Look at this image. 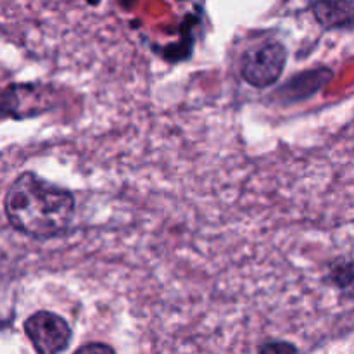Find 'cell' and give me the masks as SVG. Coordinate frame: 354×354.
I'll return each mask as SVG.
<instances>
[{
    "label": "cell",
    "mask_w": 354,
    "mask_h": 354,
    "mask_svg": "<svg viewBox=\"0 0 354 354\" xmlns=\"http://www.w3.org/2000/svg\"><path fill=\"white\" fill-rule=\"evenodd\" d=\"M3 211L10 227L33 239H50L68 232L76 213L69 190L40 178L37 173H21L3 197Z\"/></svg>",
    "instance_id": "1"
},
{
    "label": "cell",
    "mask_w": 354,
    "mask_h": 354,
    "mask_svg": "<svg viewBox=\"0 0 354 354\" xmlns=\"http://www.w3.org/2000/svg\"><path fill=\"white\" fill-rule=\"evenodd\" d=\"M286 62V47L279 41H272L245 52L241 61V75L254 88H268L280 80Z\"/></svg>",
    "instance_id": "2"
},
{
    "label": "cell",
    "mask_w": 354,
    "mask_h": 354,
    "mask_svg": "<svg viewBox=\"0 0 354 354\" xmlns=\"http://www.w3.org/2000/svg\"><path fill=\"white\" fill-rule=\"evenodd\" d=\"M24 332L38 354H61L71 341L68 322L50 311H38L24 322Z\"/></svg>",
    "instance_id": "3"
},
{
    "label": "cell",
    "mask_w": 354,
    "mask_h": 354,
    "mask_svg": "<svg viewBox=\"0 0 354 354\" xmlns=\"http://www.w3.org/2000/svg\"><path fill=\"white\" fill-rule=\"evenodd\" d=\"M313 16L327 30H351L354 28L353 0H317L311 6Z\"/></svg>",
    "instance_id": "4"
},
{
    "label": "cell",
    "mask_w": 354,
    "mask_h": 354,
    "mask_svg": "<svg viewBox=\"0 0 354 354\" xmlns=\"http://www.w3.org/2000/svg\"><path fill=\"white\" fill-rule=\"evenodd\" d=\"M334 283L349 299H354V263H344L334 270Z\"/></svg>",
    "instance_id": "5"
},
{
    "label": "cell",
    "mask_w": 354,
    "mask_h": 354,
    "mask_svg": "<svg viewBox=\"0 0 354 354\" xmlns=\"http://www.w3.org/2000/svg\"><path fill=\"white\" fill-rule=\"evenodd\" d=\"M259 354H297V348L286 341H268L259 346Z\"/></svg>",
    "instance_id": "6"
},
{
    "label": "cell",
    "mask_w": 354,
    "mask_h": 354,
    "mask_svg": "<svg viewBox=\"0 0 354 354\" xmlns=\"http://www.w3.org/2000/svg\"><path fill=\"white\" fill-rule=\"evenodd\" d=\"M75 354H116V351L111 346L102 344V342H90V344L76 349Z\"/></svg>",
    "instance_id": "7"
}]
</instances>
